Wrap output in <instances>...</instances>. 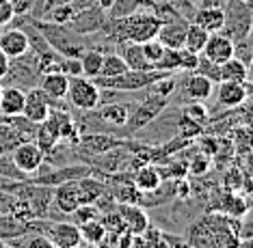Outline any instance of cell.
I'll use <instances>...</instances> for the list:
<instances>
[{"label": "cell", "mask_w": 253, "mask_h": 248, "mask_svg": "<svg viewBox=\"0 0 253 248\" xmlns=\"http://www.w3.org/2000/svg\"><path fill=\"white\" fill-rule=\"evenodd\" d=\"M113 199L115 203H128V205H139L141 201V192L134 188V183H119V186L113 188Z\"/></svg>", "instance_id": "28"}, {"label": "cell", "mask_w": 253, "mask_h": 248, "mask_svg": "<svg viewBox=\"0 0 253 248\" xmlns=\"http://www.w3.org/2000/svg\"><path fill=\"white\" fill-rule=\"evenodd\" d=\"M31 22L39 28V31H42V35L45 37V41L50 43V48H52L56 54L67 56V59H80V54L87 50V45L83 43L80 35L74 33L67 24L42 22V20H35V17H33Z\"/></svg>", "instance_id": "1"}, {"label": "cell", "mask_w": 253, "mask_h": 248, "mask_svg": "<svg viewBox=\"0 0 253 248\" xmlns=\"http://www.w3.org/2000/svg\"><path fill=\"white\" fill-rule=\"evenodd\" d=\"M26 91L20 86H4L0 89V114L2 117H22Z\"/></svg>", "instance_id": "13"}, {"label": "cell", "mask_w": 253, "mask_h": 248, "mask_svg": "<svg viewBox=\"0 0 253 248\" xmlns=\"http://www.w3.org/2000/svg\"><path fill=\"white\" fill-rule=\"evenodd\" d=\"M0 50L9 56V59H18V56H24L26 52H31V45H28V39L22 28L11 26V28H0Z\"/></svg>", "instance_id": "10"}, {"label": "cell", "mask_w": 253, "mask_h": 248, "mask_svg": "<svg viewBox=\"0 0 253 248\" xmlns=\"http://www.w3.org/2000/svg\"><path fill=\"white\" fill-rule=\"evenodd\" d=\"M95 4H97V7H100L102 11H106V13H108V11H111V7L115 4V0H95Z\"/></svg>", "instance_id": "46"}, {"label": "cell", "mask_w": 253, "mask_h": 248, "mask_svg": "<svg viewBox=\"0 0 253 248\" xmlns=\"http://www.w3.org/2000/svg\"><path fill=\"white\" fill-rule=\"evenodd\" d=\"M195 73H201V76L210 78L212 82H218L221 80V71H218V65L212 63L210 59H206L204 54H199V61H197V67H195Z\"/></svg>", "instance_id": "33"}, {"label": "cell", "mask_w": 253, "mask_h": 248, "mask_svg": "<svg viewBox=\"0 0 253 248\" xmlns=\"http://www.w3.org/2000/svg\"><path fill=\"white\" fill-rule=\"evenodd\" d=\"M210 166H212V155L208 153H197L195 158L191 160V162L186 164V175H193V177H204L206 173L210 171Z\"/></svg>", "instance_id": "32"}, {"label": "cell", "mask_w": 253, "mask_h": 248, "mask_svg": "<svg viewBox=\"0 0 253 248\" xmlns=\"http://www.w3.org/2000/svg\"><path fill=\"white\" fill-rule=\"evenodd\" d=\"M177 52H180V71H186V73L195 71L197 61H199V54H195V52L186 50V48H180Z\"/></svg>", "instance_id": "41"}, {"label": "cell", "mask_w": 253, "mask_h": 248, "mask_svg": "<svg viewBox=\"0 0 253 248\" xmlns=\"http://www.w3.org/2000/svg\"><path fill=\"white\" fill-rule=\"evenodd\" d=\"M11 162H13V166L18 169L20 173H24L26 177H31L33 173H35L39 166L43 164V160H45V155L43 151L39 149L35 142H31V141H22L18 142L13 149H11Z\"/></svg>", "instance_id": "6"}, {"label": "cell", "mask_w": 253, "mask_h": 248, "mask_svg": "<svg viewBox=\"0 0 253 248\" xmlns=\"http://www.w3.org/2000/svg\"><path fill=\"white\" fill-rule=\"evenodd\" d=\"M184 91H186V95L191 97V100L206 102V100H210L212 93H214V82H212L210 78L201 76V73L191 71L186 78V82H184Z\"/></svg>", "instance_id": "18"}, {"label": "cell", "mask_w": 253, "mask_h": 248, "mask_svg": "<svg viewBox=\"0 0 253 248\" xmlns=\"http://www.w3.org/2000/svg\"><path fill=\"white\" fill-rule=\"evenodd\" d=\"M141 50H143V54H145V59L152 63V67H154V65H156V61L160 59V54H163L165 45L160 43L158 39H149V41L141 43Z\"/></svg>", "instance_id": "38"}, {"label": "cell", "mask_w": 253, "mask_h": 248, "mask_svg": "<svg viewBox=\"0 0 253 248\" xmlns=\"http://www.w3.org/2000/svg\"><path fill=\"white\" fill-rule=\"evenodd\" d=\"M0 89H2V86H0Z\"/></svg>", "instance_id": "50"}, {"label": "cell", "mask_w": 253, "mask_h": 248, "mask_svg": "<svg viewBox=\"0 0 253 248\" xmlns=\"http://www.w3.org/2000/svg\"><path fill=\"white\" fill-rule=\"evenodd\" d=\"M186 26H188L186 20L163 22V24H160V28H158L156 39L165 45V48L180 50L182 45H184V35H186Z\"/></svg>", "instance_id": "15"}, {"label": "cell", "mask_w": 253, "mask_h": 248, "mask_svg": "<svg viewBox=\"0 0 253 248\" xmlns=\"http://www.w3.org/2000/svg\"><path fill=\"white\" fill-rule=\"evenodd\" d=\"M167 106H169V97L156 95V93H152V91H149L147 100H143L139 106L132 110V114H128L126 123L122 125V128H124L122 136H124V138L134 136L136 132H141L143 128H145V125L152 123V121L156 119Z\"/></svg>", "instance_id": "4"}, {"label": "cell", "mask_w": 253, "mask_h": 248, "mask_svg": "<svg viewBox=\"0 0 253 248\" xmlns=\"http://www.w3.org/2000/svg\"><path fill=\"white\" fill-rule=\"evenodd\" d=\"M15 20V11L11 0H0V26H9Z\"/></svg>", "instance_id": "43"}, {"label": "cell", "mask_w": 253, "mask_h": 248, "mask_svg": "<svg viewBox=\"0 0 253 248\" xmlns=\"http://www.w3.org/2000/svg\"><path fill=\"white\" fill-rule=\"evenodd\" d=\"M52 106H54V102L50 100L39 86H33V89H28V93H26L22 119H26L28 123H33V125H39L48 119Z\"/></svg>", "instance_id": "7"}, {"label": "cell", "mask_w": 253, "mask_h": 248, "mask_svg": "<svg viewBox=\"0 0 253 248\" xmlns=\"http://www.w3.org/2000/svg\"><path fill=\"white\" fill-rule=\"evenodd\" d=\"M0 248H20V246H11L7 240H0Z\"/></svg>", "instance_id": "47"}, {"label": "cell", "mask_w": 253, "mask_h": 248, "mask_svg": "<svg viewBox=\"0 0 253 248\" xmlns=\"http://www.w3.org/2000/svg\"><path fill=\"white\" fill-rule=\"evenodd\" d=\"M208 37H210V33H206L204 28H199L197 24L188 22L182 48L191 50V52H195V54H201V50H204V45H206V41H208Z\"/></svg>", "instance_id": "26"}, {"label": "cell", "mask_w": 253, "mask_h": 248, "mask_svg": "<svg viewBox=\"0 0 253 248\" xmlns=\"http://www.w3.org/2000/svg\"><path fill=\"white\" fill-rule=\"evenodd\" d=\"M154 69L167 71V73L180 71V52L173 50V48H165L163 54H160V59L156 61V65H154Z\"/></svg>", "instance_id": "30"}, {"label": "cell", "mask_w": 253, "mask_h": 248, "mask_svg": "<svg viewBox=\"0 0 253 248\" xmlns=\"http://www.w3.org/2000/svg\"><path fill=\"white\" fill-rule=\"evenodd\" d=\"M72 248H91L89 244H84V242H80V244H76V246H72Z\"/></svg>", "instance_id": "48"}, {"label": "cell", "mask_w": 253, "mask_h": 248, "mask_svg": "<svg viewBox=\"0 0 253 248\" xmlns=\"http://www.w3.org/2000/svg\"><path fill=\"white\" fill-rule=\"evenodd\" d=\"M177 130H180L177 136L186 138V141H191L195 136H201V123L193 121L191 117H186V114H182V117L177 119Z\"/></svg>", "instance_id": "34"}, {"label": "cell", "mask_w": 253, "mask_h": 248, "mask_svg": "<svg viewBox=\"0 0 253 248\" xmlns=\"http://www.w3.org/2000/svg\"><path fill=\"white\" fill-rule=\"evenodd\" d=\"M216 102L223 108H238L245 106L249 100V86L247 82H234V80H221L216 82Z\"/></svg>", "instance_id": "9"}, {"label": "cell", "mask_w": 253, "mask_h": 248, "mask_svg": "<svg viewBox=\"0 0 253 248\" xmlns=\"http://www.w3.org/2000/svg\"><path fill=\"white\" fill-rule=\"evenodd\" d=\"M37 86L43 91L52 102H59L67 95V86H70V76H65L63 71H48L39 76Z\"/></svg>", "instance_id": "14"}, {"label": "cell", "mask_w": 253, "mask_h": 248, "mask_svg": "<svg viewBox=\"0 0 253 248\" xmlns=\"http://www.w3.org/2000/svg\"><path fill=\"white\" fill-rule=\"evenodd\" d=\"M9 61H11L9 56L0 50V82H2V78L7 76V71H9Z\"/></svg>", "instance_id": "45"}, {"label": "cell", "mask_w": 253, "mask_h": 248, "mask_svg": "<svg viewBox=\"0 0 253 248\" xmlns=\"http://www.w3.org/2000/svg\"><path fill=\"white\" fill-rule=\"evenodd\" d=\"M78 231H80V240L89 246L100 244L102 238H104V224L100 222V218H93V220H87L83 224H78Z\"/></svg>", "instance_id": "27"}, {"label": "cell", "mask_w": 253, "mask_h": 248, "mask_svg": "<svg viewBox=\"0 0 253 248\" xmlns=\"http://www.w3.org/2000/svg\"><path fill=\"white\" fill-rule=\"evenodd\" d=\"M67 100L74 108L84 112H93L102 102V91L95 86V82L91 78L84 76H72L70 86H67Z\"/></svg>", "instance_id": "5"}, {"label": "cell", "mask_w": 253, "mask_h": 248, "mask_svg": "<svg viewBox=\"0 0 253 248\" xmlns=\"http://www.w3.org/2000/svg\"><path fill=\"white\" fill-rule=\"evenodd\" d=\"M33 2H35V0H11L15 15H24V13H28V9H31V4H33Z\"/></svg>", "instance_id": "44"}, {"label": "cell", "mask_w": 253, "mask_h": 248, "mask_svg": "<svg viewBox=\"0 0 253 248\" xmlns=\"http://www.w3.org/2000/svg\"><path fill=\"white\" fill-rule=\"evenodd\" d=\"M169 76L167 71H158V69H152V71H136V69H128V71L119 73V76H95L91 78L95 82V86L100 91H119V93H132V91H143L147 89L149 84H154L156 80Z\"/></svg>", "instance_id": "2"}, {"label": "cell", "mask_w": 253, "mask_h": 248, "mask_svg": "<svg viewBox=\"0 0 253 248\" xmlns=\"http://www.w3.org/2000/svg\"><path fill=\"white\" fill-rule=\"evenodd\" d=\"M61 71L65 73V76H83V69H80V59H67V56H63L61 61Z\"/></svg>", "instance_id": "42"}, {"label": "cell", "mask_w": 253, "mask_h": 248, "mask_svg": "<svg viewBox=\"0 0 253 248\" xmlns=\"http://www.w3.org/2000/svg\"><path fill=\"white\" fill-rule=\"evenodd\" d=\"M0 177H7V179H13V181H26L28 179L24 173H20L15 169L13 162H11V158L4 153H0Z\"/></svg>", "instance_id": "36"}, {"label": "cell", "mask_w": 253, "mask_h": 248, "mask_svg": "<svg viewBox=\"0 0 253 248\" xmlns=\"http://www.w3.org/2000/svg\"><path fill=\"white\" fill-rule=\"evenodd\" d=\"M74 218V224H83V222H87V220H93V218H100V210L93 205V203H84V205H80L76 207V210L70 214Z\"/></svg>", "instance_id": "35"}, {"label": "cell", "mask_w": 253, "mask_h": 248, "mask_svg": "<svg viewBox=\"0 0 253 248\" xmlns=\"http://www.w3.org/2000/svg\"><path fill=\"white\" fill-rule=\"evenodd\" d=\"M128 71V65L122 59V54H104L102 59V67H100V76L111 78V76H119V73Z\"/></svg>", "instance_id": "29"}, {"label": "cell", "mask_w": 253, "mask_h": 248, "mask_svg": "<svg viewBox=\"0 0 253 248\" xmlns=\"http://www.w3.org/2000/svg\"><path fill=\"white\" fill-rule=\"evenodd\" d=\"M191 22L197 24L199 28H204L206 33H218L223 28L225 15H223V9H218V7H199L195 11Z\"/></svg>", "instance_id": "19"}, {"label": "cell", "mask_w": 253, "mask_h": 248, "mask_svg": "<svg viewBox=\"0 0 253 248\" xmlns=\"http://www.w3.org/2000/svg\"><path fill=\"white\" fill-rule=\"evenodd\" d=\"M74 13H76V9H74L72 2H61L50 11V22H54V24H67L74 17Z\"/></svg>", "instance_id": "37"}, {"label": "cell", "mask_w": 253, "mask_h": 248, "mask_svg": "<svg viewBox=\"0 0 253 248\" xmlns=\"http://www.w3.org/2000/svg\"><path fill=\"white\" fill-rule=\"evenodd\" d=\"M223 28L218 33H223L225 37H229L232 41H243L249 39L251 33V4L245 0H227L223 7Z\"/></svg>", "instance_id": "3"}, {"label": "cell", "mask_w": 253, "mask_h": 248, "mask_svg": "<svg viewBox=\"0 0 253 248\" xmlns=\"http://www.w3.org/2000/svg\"><path fill=\"white\" fill-rule=\"evenodd\" d=\"M102 50L97 48H87L80 54V69H83V76L84 78H95L100 76V67H102Z\"/></svg>", "instance_id": "25"}, {"label": "cell", "mask_w": 253, "mask_h": 248, "mask_svg": "<svg viewBox=\"0 0 253 248\" xmlns=\"http://www.w3.org/2000/svg\"><path fill=\"white\" fill-rule=\"evenodd\" d=\"M22 240H24L22 248H56L52 242L42 233H26V235H22Z\"/></svg>", "instance_id": "40"}, {"label": "cell", "mask_w": 253, "mask_h": 248, "mask_svg": "<svg viewBox=\"0 0 253 248\" xmlns=\"http://www.w3.org/2000/svg\"><path fill=\"white\" fill-rule=\"evenodd\" d=\"M95 110H97V117H100L102 123L113 125V128H122L126 123V119H128V114H130L128 106H124V104H113V102L100 104Z\"/></svg>", "instance_id": "20"}, {"label": "cell", "mask_w": 253, "mask_h": 248, "mask_svg": "<svg viewBox=\"0 0 253 248\" xmlns=\"http://www.w3.org/2000/svg\"><path fill=\"white\" fill-rule=\"evenodd\" d=\"M104 13L106 11H102L97 4H89V7L76 9V13H74V17L70 22H67V26H70L74 33H78V35L97 33V31H102L104 22L108 20Z\"/></svg>", "instance_id": "8"}, {"label": "cell", "mask_w": 253, "mask_h": 248, "mask_svg": "<svg viewBox=\"0 0 253 248\" xmlns=\"http://www.w3.org/2000/svg\"><path fill=\"white\" fill-rule=\"evenodd\" d=\"M122 45V59L126 61L128 69H136V71H152V63L145 59L141 50V43H132V41H124Z\"/></svg>", "instance_id": "21"}, {"label": "cell", "mask_w": 253, "mask_h": 248, "mask_svg": "<svg viewBox=\"0 0 253 248\" xmlns=\"http://www.w3.org/2000/svg\"><path fill=\"white\" fill-rule=\"evenodd\" d=\"M218 71H221V80H234V82H247L249 80V67L243 61L236 59V56H232L223 65H218Z\"/></svg>", "instance_id": "23"}, {"label": "cell", "mask_w": 253, "mask_h": 248, "mask_svg": "<svg viewBox=\"0 0 253 248\" xmlns=\"http://www.w3.org/2000/svg\"><path fill=\"white\" fill-rule=\"evenodd\" d=\"M117 212L122 214L124 222H126V229H128L130 233H139L141 235L149 227V218H147L145 212H143L141 205L117 203Z\"/></svg>", "instance_id": "17"}, {"label": "cell", "mask_w": 253, "mask_h": 248, "mask_svg": "<svg viewBox=\"0 0 253 248\" xmlns=\"http://www.w3.org/2000/svg\"><path fill=\"white\" fill-rule=\"evenodd\" d=\"M28 233V222L15 218L9 212L0 214V240H18Z\"/></svg>", "instance_id": "22"}, {"label": "cell", "mask_w": 253, "mask_h": 248, "mask_svg": "<svg viewBox=\"0 0 253 248\" xmlns=\"http://www.w3.org/2000/svg\"><path fill=\"white\" fill-rule=\"evenodd\" d=\"M184 114L186 117H191L193 121H197V123H208V110H206V106H204V102H193V104H188L186 108H184Z\"/></svg>", "instance_id": "39"}, {"label": "cell", "mask_w": 253, "mask_h": 248, "mask_svg": "<svg viewBox=\"0 0 253 248\" xmlns=\"http://www.w3.org/2000/svg\"><path fill=\"white\" fill-rule=\"evenodd\" d=\"M100 222L104 224V231H106V233L122 235V233L128 231V229H126V222H124L122 214L117 212V207H115V210H111V212H104V214H100Z\"/></svg>", "instance_id": "31"}, {"label": "cell", "mask_w": 253, "mask_h": 248, "mask_svg": "<svg viewBox=\"0 0 253 248\" xmlns=\"http://www.w3.org/2000/svg\"><path fill=\"white\" fill-rule=\"evenodd\" d=\"M91 248H111V246H102V244H95V246H91Z\"/></svg>", "instance_id": "49"}, {"label": "cell", "mask_w": 253, "mask_h": 248, "mask_svg": "<svg viewBox=\"0 0 253 248\" xmlns=\"http://www.w3.org/2000/svg\"><path fill=\"white\" fill-rule=\"evenodd\" d=\"M126 142H128L126 138H113L106 134H89V136H80L78 149L93 158V155L106 153L108 149H113V147H124Z\"/></svg>", "instance_id": "12"}, {"label": "cell", "mask_w": 253, "mask_h": 248, "mask_svg": "<svg viewBox=\"0 0 253 248\" xmlns=\"http://www.w3.org/2000/svg\"><path fill=\"white\" fill-rule=\"evenodd\" d=\"M59 141H61L59 134H56V132H54L52 128H50V125L45 123V121H43V123H39V125H37V132H35V145H37L39 149H42L45 158H48V155L56 149V145H59Z\"/></svg>", "instance_id": "24"}, {"label": "cell", "mask_w": 253, "mask_h": 248, "mask_svg": "<svg viewBox=\"0 0 253 248\" xmlns=\"http://www.w3.org/2000/svg\"><path fill=\"white\" fill-rule=\"evenodd\" d=\"M132 183L139 192H154L156 188L163 186V175H160V169L154 164H141L139 169L132 175Z\"/></svg>", "instance_id": "16"}, {"label": "cell", "mask_w": 253, "mask_h": 248, "mask_svg": "<svg viewBox=\"0 0 253 248\" xmlns=\"http://www.w3.org/2000/svg\"><path fill=\"white\" fill-rule=\"evenodd\" d=\"M201 54L206 59H210L212 63H216V65H223V63L234 56V41L229 37H225L223 33H210Z\"/></svg>", "instance_id": "11"}]
</instances>
